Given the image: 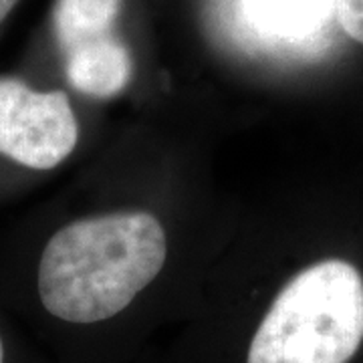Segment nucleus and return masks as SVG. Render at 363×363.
Masks as SVG:
<instances>
[{"instance_id":"f257e3e1","label":"nucleus","mask_w":363,"mask_h":363,"mask_svg":"<svg viewBox=\"0 0 363 363\" xmlns=\"http://www.w3.org/2000/svg\"><path fill=\"white\" fill-rule=\"evenodd\" d=\"M166 259V230L150 212L79 218L57 228L40 248L30 301L59 329H95L130 311Z\"/></svg>"},{"instance_id":"f03ea898","label":"nucleus","mask_w":363,"mask_h":363,"mask_svg":"<svg viewBox=\"0 0 363 363\" xmlns=\"http://www.w3.org/2000/svg\"><path fill=\"white\" fill-rule=\"evenodd\" d=\"M363 350V274L323 259L277 291L248 335L242 363H353Z\"/></svg>"},{"instance_id":"7ed1b4c3","label":"nucleus","mask_w":363,"mask_h":363,"mask_svg":"<svg viewBox=\"0 0 363 363\" xmlns=\"http://www.w3.org/2000/svg\"><path fill=\"white\" fill-rule=\"evenodd\" d=\"M77 116L65 91H43L26 79L0 75V162L49 172L75 152Z\"/></svg>"},{"instance_id":"20e7f679","label":"nucleus","mask_w":363,"mask_h":363,"mask_svg":"<svg viewBox=\"0 0 363 363\" xmlns=\"http://www.w3.org/2000/svg\"><path fill=\"white\" fill-rule=\"evenodd\" d=\"M61 59L67 83L97 99L119 95L133 77V57L119 37L75 47L61 55Z\"/></svg>"},{"instance_id":"39448f33","label":"nucleus","mask_w":363,"mask_h":363,"mask_svg":"<svg viewBox=\"0 0 363 363\" xmlns=\"http://www.w3.org/2000/svg\"><path fill=\"white\" fill-rule=\"evenodd\" d=\"M123 0H55L51 11V35L59 55L117 37L116 25Z\"/></svg>"},{"instance_id":"423d86ee","label":"nucleus","mask_w":363,"mask_h":363,"mask_svg":"<svg viewBox=\"0 0 363 363\" xmlns=\"http://www.w3.org/2000/svg\"><path fill=\"white\" fill-rule=\"evenodd\" d=\"M335 16L341 30L353 43L363 45V0H335Z\"/></svg>"},{"instance_id":"0eeeda50","label":"nucleus","mask_w":363,"mask_h":363,"mask_svg":"<svg viewBox=\"0 0 363 363\" xmlns=\"http://www.w3.org/2000/svg\"><path fill=\"white\" fill-rule=\"evenodd\" d=\"M0 363H28L21 353V347L14 343L13 331L0 315Z\"/></svg>"},{"instance_id":"6e6552de","label":"nucleus","mask_w":363,"mask_h":363,"mask_svg":"<svg viewBox=\"0 0 363 363\" xmlns=\"http://www.w3.org/2000/svg\"><path fill=\"white\" fill-rule=\"evenodd\" d=\"M23 0H0V26L6 25V21L11 18V14L16 11V6Z\"/></svg>"}]
</instances>
